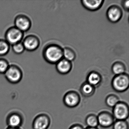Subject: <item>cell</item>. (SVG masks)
<instances>
[{
  "mask_svg": "<svg viewBox=\"0 0 129 129\" xmlns=\"http://www.w3.org/2000/svg\"><path fill=\"white\" fill-rule=\"evenodd\" d=\"M95 88L86 81L83 83L81 86L80 92L84 97L89 98L93 95L95 91Z\"/></svg>",
  "mask_w": 129,
  "mask_h": 129,
  "instance_id": "cell-16",
  "label": "cell"
},
{
  "mask_svg": "<svg viewBox=\"0 0 129 129\" xmlns=\"http://www.w3.org/2000/svg\"><path fill=\"white\" fill-rule=\"evenodd\" d=\"M112 114L115 119L119 120H126L129 115V107L128 104L120 101L112 108Z\"/></svg>",
  "mask_w": 129,
  "mask_h": 129,
  "instance_id": "cell-4",
  "label": "cell"
},
{
  "mask_svg": "<svg viewBox=\"0 0 129 129\" xmlns=\"http://www.w3.org/2000/svg\"><path fill=\"white\" fill-rule=\"evenodd\" d=\"M123 12L118 6H111L107 10L106 16L109 21L112 23H116L119 21L122 18Z\"/></svg>",
  "mask_w": 129,
  "mask_h": 129,
  "instance_id": "cell-11",
  "label": "cell"
},
{
  "mask_svg": "<svg viewBox=\"0 0 129 129\" xmlns=\"http://www.w3.org/2000/svg\"><path fill=\"white\" fill-rule=\"evenodd\" d=\"M102 80L101 75L95 71L90 72L87 77V82L95 88L100 85Z\"/></svg>",
  "mask_w": 129,
  "mask_h": 129,
  "instance_id": "cell-15",
  "label": "cell"
},
{
  "mask_svg": "<svg viewBox=\"0 0 129 129\" xmlns=\"http://www.w3.org/2000/svg\"><path fill=\"white\" fill-rule=\"evenodd\" d=\"M51 123L49 116L45 114H41L37 115L33 120V129H48Z\"/></svg>",
  "mask_w": 129,
  "mask_h": 129,
  "instance_id": "cell-7",
  "label": "cell"
},
{
  "mask_svg": "<svg viewBox=\"0 0 129 129\" xmlns=\"http://www.w3.org/2000/svg\"><path fill=\"white\" fill-rule=\"evenodd\" d=\"M10 45L5 40L0 39V56L8 54L10 49Z\"/></svg>",
  "mask_w": 129,
  "mask_h": 129,
  "instance_id": "cell-21",
  "label": "cell"
},
{
  "mask_svg": "<svg viewBox=\"0 0 129 129\" xmlns=\"http://www.w3.org/2000/svg\"><path fill=\"white\" fill-rule=\"evenodd\" d=\"M112 126L113 129H129V124L126 120H116Z\"/></svg>",
  "mask_w": 129,
  "mask_h": 129,
  "instance_id": "cell-22",
  "label": "cell"
},
{
  "mask_svg": "<svg viewBox=\"0 0 129 129\" xmlns=\"http://www.w3.org/2000/svg\"><path fill=\"white\" fill-rule=\"evenodd\" d=\"M63 56L65 59L72 62L76 58V54L72 49L66 47L63 49Z\"/></svg>",
  "mask_w": 129,
  "mask_h": 129,
  "instance_id": "cell-19",
  "label": "cell"
},
{
  "mask_svg": "<svg viewBox=\"0 0 129 129\" xmlns=\"http://www.w3.org/2000/svg\"><path fill=\"white\" fill-rule=\"evenodd\" d=\"M6 129H21L20 127H19V128H16V127H8Z\"/></svg>",
  "mask_w": 129,
  "mask_h": 129,
  "instance_id": "cell-27",
  "label": "cell"
},
{
  "mask_svg": "<svg viewBox=\"0 0 129 129\" xmlns=\"http://www.w3.org/2000/svg\"><path fill=\"white\" fill-rule=\"evenodd\" d=\"M103 0H82L81 3L82 6L87 10L95 11L101 8L103 5Z\"/></svg>",
  "mask_w": 129,
  "mask_h": 129,
  "instance_id": "cell-13",
  "label": "cell"
},
{
  "mask_svg": "<svg viewBox=\"0 0 129 129\" xmlns=\"http://www.w3.org/2000/svg\"><path fill=\"white\" fill-rule=\"evenodd\" d=\"M8 82L16 84L19 83L22 79L23 73L20 68L15 64L10 65L9 68L4 74Z\"/></svg>",
  "mask_w": 129,
  "mask_h": 129,
  "instance_id": "cell-3",
  "label": "cell"
},
{
  "mask_svg": "<svg viewBox=\"0 0 129 129\" xmlns=\"http://www.w3.org/2000/svg\"><path fill=\"white\" fill-rule=\"evenodd\" d=\"M9 66L7 60L4 58H0V74H4Z\"/></svg>",
  "mask_w": 129,
  "mask_h": 129,
  "instance_id": "cell-24",
  "label": "cell"
},
{
  "mask_svg": "<svg viewBox=\"0 0 129 129\" xmlns=\"http://www.w3.org/2000/svg\"><path fill=\"white\" fill-rule=\"evenodd\" d=\"M23 116L18 112H12L7 117L6 123L9 127H20L23 124Z\"/></svg>",
  "mask_w": 129,
  "mask_h": 129,
  "instance_id": "cell-8",
  "label": "cell"
},
{
  "mask_svg": "<svg viewBox=\"0 0 129 129\" xmlns=\"http://www.w3.org/2000/svg\"><path fill=\"white\" fill-rule=\"evenodd\" d=\"M39 38L34 35L27 36L23 40L22 44L25 49L29 52H33L38 49L40 45Z\"/></svg>",
  "mask_w": 129,
  "mask_h": 129,
  "instance_id": "cell-12",
  "label": "cell"
},
{
  "mask_svg": "<svg viewBox=\"0 0 129 129\" xmlns=\"http://www.w3.org/2000/svg\"><path fill=\"white\" fill-rule=\"evenodd\" d=\"M117 96L114 94H109L106 96L105 100L106 104L108 107L113 108L120 102Z\"/></svg>",
  "mask_w": 129,
  "mask_h": 129,
  "instance_id": "cell-20",
  "label": "cell"
},
{
  "mask_svg": "<svg viewBox=\"0 0 129 129\" xmlns=\"http://www.w3.org/2000/svg\"><path fill=\"white\" fill-rule=\"evenodd\" d=\"M85 122L87 127H97L99 126L97 116L94 114L87 115L85 118Z\"/></svg>",
  "mask_w": 129,
  "mask_h": 129,
  "instance_id": "cell-18",
  "label": "cell"
},
{
  "mask_svg": "<svg viewBox=\"0 0 129 129\" xmlns=\"http://www.w3.org/2000/svg\"><path fill=\"white\" fill-rule=\"evenodd\" d=\"M121 6L125 11L128 12L129 9V1L128 0L123 1L121 2Z\"/></svg>",
  "mask_w": 129,
  "mask_h": 129,
  "instance_id": "cell-25",
  "label": "cell"
},
{
  "mask_svg": "<svg viewBox=\"0 0 129 129\" xmlns=\"http://www.w3.org/2000/svg\"><path fill=\"white\" fill-rule=\"evenodd\" d=\"M72 64L69 61L63 58L56 64V69L58 72L62 75L69 73L72 70Z\"/></svg>",
  "mask_w": 129,
  "mask_h": 129,
  "instance_id": "cell-14",
  "label": "cell"
},
{
  "mask_svg": "<svg viewBox=\"0 0 129 129\" xmlns=\"http://www.w3.org/2000/svg\"><path fill=\"white\" fill-rule=\"evenodd\" d=\"M23 37L24 33L15 26L9 28L5 34V40L12 46L21 42Z\"/></svg>",
  "mask_w": 129,
  "mask_h": 129,
  "instance_id": "cell-5",
  "label": "cell"
},
{
  "mask_svg": "<svg viewBox=\"0 0 129 129\" xmlns=\"http://www.w3.org/2000/svg\"><path fill=\"white\" fill-rule=\"evenodd\" d=\"M12 49L13 52L17 55L22 54L25 50L22 42H20L12 45Z\"/></svg>",
  "mask_w": 129,
  "mask_h": 129,
  "instance_id": "cell-23",
  "label": "cell"
},
{
  "mask_svg": "<svg viewBox=\"0 0 129 129\" xmlns=\"http://www.w3.org/2000/svg\"><path fill=\"white\" fill-rule=\"evenodd\" d=\"M99 125L103 128H108L112 126L115 121L112 114L109 112L103 111L97 115Z\"/></svg>",
  "mask_w": 129,
  "mask_h": 129,
  "instance_id": "cell-10",
  "label": "cell"
},
{
  "mask_svg": "<svg viewBox=\"0 0 129 129\" xmlns=\"http://www.w3.org/2000/svg\"><path fill=\"white\" fill-rule=\"evenodd\" d=\"M81 97L78 93L74 90L67 92L63 98L64 104L68 108H75L80 104Z\"/></svg>",
  "mask_w": 129,
  "mask_h": 129,
  "instance_id": "cell-6",
  "label": "cell"
},
{
  "mask_svg": "<svg viewBox=\"0 0 129 129\" xmlns=\"http://www.w3.org/2000/svg\"><path fill=\"white\" fill-rule=\"evenodd\" d=\"M111 86L116 92L122 93L125 92L129 88V75L125 73L115 75L112 80Z\"/></svg>",
  "mask_w": 129,
  "mask_h": 129,
  "instance_id": "cell-2",
  "label": "cell"
},
{
  "mask_svg": "<svg viewBox=\"0 0 129 129\" xmlns=\"http://www.w3.org/2000/svg\"><path fill=\"white\" fill-rule=\"evenodd\" d=\"M69 129H84V128L81 124H75L72 125Z\"/></svg>",
  "mask_w": 129,
  "mask_h": 129,
  "instance_id": "cell-26",
  "label": "cell"
},
{
  "mask_svg": "<svg viewBox=\"0 0 129 129\" xmlns=\"http://www.w3.org/2000/svg\"><path fill=\"white\" fill-rule=\"evenodd\" d=\"M43 56L48 63L56 64L63 58V49L55 44H50L44 48Z\"/></svg>",
  "mask_w": 129,
  "mask_h": 129,
  "instance_id": "cell-1",
  "label": "cell"
},
{
  "mask_svg": "<svg viewBox=\"0 0 129 129\" xmlns=\"http://www.w3.org/2000/svg\"><path fill=\"white\" fill-rule=\"evenodd\" d=\"M111 70L112 73L115 75H119L125 73L126 66L124 64L121 62H115L112 64Z\"/></svg>",
  "mask_w": 129,
  "mask_h": 129,
  "instance_id": "cell-17",
  "label": "cell"
},
{
  "mask_svg": "<svg viewBox=\"0 0 129 129\" xmlns=\"http://www.w3.org/2000/svg\"><path fill=\"white\" fill-rule=\"evenodd\" d=\"M15 27L23 33L29 30L31 25V21L26 15H19L15 19Z\"/></svg>",
  "mask_w": 129,
  "mask_h": 129,
  "instance_id": "cell-9",
  "label": "cell"
},
{
  "mask_svg": "<svg viewBox=\"0 0 129 129\" xmlns=\"http://www.w3.org/2000/svg\"><path fill=\"white\" fill-rule=\"evenodd\" d=\"M84 129H99L97 127H87L86 128H85Z\"/></svg>",
  "mask_w": 129,
  "mask_h": 129,
  "instance_id": "cell-28",
  "label": "cell"
}]
</instances>
